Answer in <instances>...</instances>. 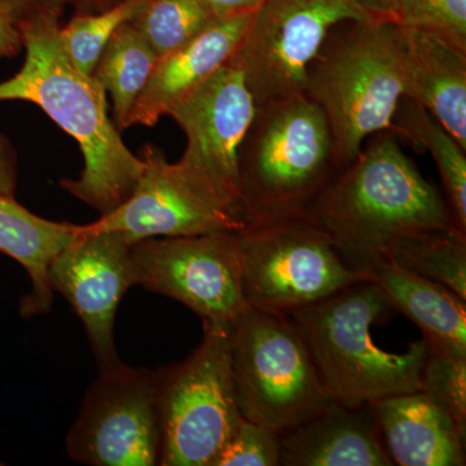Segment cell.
<instances>
[{
  "mask_svg": "<svg viewBox=\"0 0 466 466\" xmlns=\"http://www.w3.org/2000/svg\"><path fill=\"white\" fill-rule=\"evenodd\" d=\"M17 27L25 61L16 75L0 82V101L35 104L78 143L84 171L76 180H63L61 187L106 216L127 200L146 165L119 137L108 115L106 90L67 58L56 5L25 9Z\"/></svg>",
  "mask_w": 466,
  "mask_h": 466,
  "instance_id": "6da1fadb",
  "label": "cell"
},
{
  "mask_svg": "<svg viewBox=\"0 0 466 466\" xmlns=\"http://www.w3.org/2000/svg\"><path fill=\"white\" fill-rule=\"evenodd\" d=\"M303 217L323 229L351 265L366 271L404 233L458 226L447 201L417 170L391 131L370 137ZM459 227V226H458Z\"/></svg>",
  "mask_w": 466,
  "mask_h": 466,
  "instance_id": "7a4b0ae2",
  "label": "cell"
},
{
  "mask_svg": "<svg viewBox=\"0 0 466 466\" xmlns=\"http://www.w3.org/2000/svg\"><path fill=\"white\" fill-rule=\"evenodd\" d=\"M346 24L328 36L305 88L327 116L339 168L358 157L368 137L392 131L406 95L401 24L381 18Z\"/></svg>",
  "mask_w": 466,
  "mask_h": 466,
  "instance_id": "3957f363",
  "label": "cell"
},
{
  "mask_svg": "<svg viewBox=\"0 0 466 466\" xmlns=\"http://www.w3.org/2000/svg\"><path fill=\"white\" fill-rule=\"evenodd\" d=\"M392 311L372 280H366L291 312L330 400L357 407L420 391L426 339L404 352H389L370 334Z\"/></svg>",
  "mask_w": 466,
  "mask_h": 466,
  "instance_id": "277c9868",
  "label": "cell"
},
{
  "mask_svg": "<svg viewBox=\"0 0 466 466\" xmlns=\"http://www.w3.org/2000/svg\"><path fill=\"white\" fill-rule=\"evenodd\" d=\"M339 170L327 116L308 95L257 106L238 152L245 223L303 216Z\"/></svg>",
  "mask_w": 466,
  "mask_h": 466,
  "instance_id": "5b68a950",
  "label": "cell"
},
{
  "mask_svg": "<svg viewBox=\"0 0 466 466\" xmlns=\"http://www.w3.org/2000/svg\"><path fill=\"white\" fill-rule=\"evenodd\" d=\"M231 360L242 417L276 433L300 424L332 401L289 315L248 306L232 324Z\"/></svg>",
  "mask_w": 466,
  "mask_h": 466,
  "instance_id": "8992f818",
  "label": "cell"
},
{
  "mask_svg": "<svg viewBox=\"0 0 466 466\" xmlns=\"http://www.w3.org/2000/svg\"><path fill=\"white\" fill-rule=\"evenodd\" d=\"M232 325L204 324L186 360L161 368L157 406L161 466H214L242 421L231 360Z\"/></svg>",
  "mask_w": 466,
  "mask_h": 466,
  "instance_id": "52a82bcc",
  "label": "cell"
},
{
  "mask_svg": "<svg viewBox=\"0 0 466 466\" xmlns=\"http://www.w3.org/2000/svg\"><path fill=\"white\" fill-rule=\"evenodd\" d=\"M248 306L290 315L359 281L370 280L329 236L300 216L236 231Z\"/></svg>",
  "mask_w": 466,
  "mask_h": 466,
  "instance_id": "ba28073f",
  "label": "cell"
},
{
  "mask_svg": "<svg viewBox=\"0 0 466 466\" xmlns=\"http://www.w3.org/2000/svg\"><path fill=\"white\" fill-rule=\"evenodd\" d=\"M375 18L357 0H265L233 60L257 106L305 94L308 70L334 27Z\"/></svg>",
  "mask_w": 466,
  "mask_h": 466,
  "instance_id": "9c48e42d",
  "label": "cell"
},
{
  "mask_svg": "<svg viewBox=\"0 0 466 466\" xmlns=\"http://www.w3.org/2000/svg\"><path fill=\"white\" fill-rule=\"evenodd\" d=\"M134 285L170 297L204 324L232 325L248 308L236 232L153 238L130 249Z\"/></svg>",
  "mask_w": 466,
  "mask_h": 466,
  "instance_id": "30bf717a",
  "label": "cell"
},
{
  "mask_svg": "<svg viewBox=\"0 0 466 466\" xmlns=\"http://www.w3.org/2000/svg\"><path fill=\"white\" fill-rule=\"evenodd\" d=\"M99 372L67 433L70 458L92 466L158 465L157 375L124 363Z\"/></svg>",
  "mask_w": 466,
  "mask_h": 466,
  "instance_id": "8fae6325",
  "label": "cell"
},
{
  "mask_svg": "<svg viewBox=\"0 0 466 466\" xmlns=\"http://www.w3.org/2000/svg\"><path fill=\"white\" fill-rule=\"evenodd\" d=\"M146 168L133 193L118 208L79 233L121 232L131 241L236 232L247 227L238 208L148 144Z\"/></svg>",
  "mask_w": 466,
  "mask_h": 466,
  "instance_id": "7c38bea8",
  "label": "cell"
},
{
  "mask_svg": "<svg viewBox=\"0 0 466 466\" xmlns=\"http://www.w3.org/2000/svg\"><path fill=\"white\" fill-rule=\"evenodd\" d=\"M256 110L244 72L232 58L168 115L187 137L179 167L240 214L238 152Z\"/></svg>",
  "mask_w": 466,
  "mask_h": 466,
  "instance_id": "4fadbf2b",
  "label": "cell"
},
{
  "mask_svg": "<svg viewBox=\"0 0 466 466\" xmlns=\"http://www.w3.org/2000/svg\"><path fill=\"white\" fill-rule=\"evenodd\" d=\"M121 232L79 233L52 260L48 280L81 319L99 370L122 364L115 343L116 309L135 287L130 249Z\"/></svg>",
  "mask_w": 466,
  "mask_h": 466,
  "instance_id": "5bb4252c",
  "label": "cell"
},
{
  "mask_svg": "<svg viewBox=\"0 0 466 466\" xmlns=\"http://www.w3.org/2000/svg\"><path fill=\"white\" fill-rule=\"evenodd\" d=\"M251 17L253 14L216 18L192 41L159 58L128 115L126 128L135 125L152 127L228 64L240 50Z\"/></svg>",
  "mask_w": 466,
  "mask_h": 466,
  "instance_id": "9a60e30c",
  "label": "cell"
},
{
  "mask_svg": "<svg viewBox=\"0 0 466 466\" xmlns=\"http://www.w3.org/2000/svg\"><path fill=\"white\" fill-rule=\"evenodd\" d=\"M280 437L283 466H392L370 404L330 401Z\"/></svg>",
  "mask_w": 466,
  "mask_h": 466,
  "instance_id": "2e32d148",
  "label": "cell"
},
{
  "mask_svg": "<svg viewBox=\"0 0 466 466\" xmlns=\"http://www.w3.org/2000/svg\"><path fill=\"white\" fill-rule=\"evenodd\" d=\"M386 450L400 466H464L466 433L422 391L370 404Z\"/></svg>",
  "mask_w": 466,
  "mask_h": 466,
  "instance_id": "e0dca14e",
  "label": "cell"
},
{
  "mask_svg": "<svg viewBox=\"0 0 466 466\" xmlns=\"http://www.w3.org/2000/svg\"><path fill=\"white\" fill-rule=\"evenodd\" d=\"M403 36L404 97L428 110L466 150V52L417 27L403 26Z\"/></svg>",
  "mask_w": 466,
  "mask_h": 466,
  "instance_id": "ac0fdd59",
  "label": "cell"
},
{
  "mask_svg": "<svg viewBox=\"0 0 466 466\" xmlns=\"http://www.w3.org/2000/svg\"><path fill=\"white\" fill-rule=\"evenodd\" d=\"M366 271L389 306L412 320L429 345L466 357L465 299L385 258L373 260Z\"/></svg>",
  "mask_w": 466,
  "mask_h": 466,
  "instance_id": "d6986e66",
  "label": "cell"
},
{
  "mask_svg": "<svg viewBox=\"0 0 466 466\" xmlns=\"http://www.w3.org/2000/svg\"><path fill=\"white\" fill-rule=\"evenodd\" d=\"M78 229L72 223L35 216L15 196L0 193V253L17 260L32 280V290L20 302L24 318L50 311L54 291L48 269L55 257L78 236Z\"/></svg>",
  "mask_w": 466,
  "mask_h": 466,
  "instance_id": "ffe728a7",
  "label": "cell"
},
{
  "mask_svg": "<svg viewBox=\"0 0 466 466\" xmlns=\"http://www.w3.org/2000/svg\"><path fill=\"white\" fill-rule=\"evenodd\" d=\"M381 258L444 285L466 300V232L458 226L404 233L383 248Z\"/></svg>",
  "mask_w": 466,
  "mask_h": 466,
  "instance_id": "44dd1931",
  "label": "cell"
},
{
  "mask_svg": "<svg viewBox=\"0 0 466 466\" xmlns=\"http://www.w3.org/2000/svg\"><path fill=\"white\" fill-rule=\"evenodd\" d=\"M158 57L146 39L126 23L104 48L92 76L112 97L116 126L125 130L135 103L148 84Z\"/></svg>",
  "mask_w": 466,
  "mask_h": 466,
  "instance_id": "7402d4cb",
  "label": "cell"
},
{
  "mask_svg": "<svg viewBox=\"0 0 466 466\" xmlns=\"http://www.w3.org/2000/svg\"><path fill=\"white\" fill-rule=\"evenodd\" d=\"M392 131L431 152L440 170L453 220L466 232V150L428 110L407 97L398 106Z\"/></svg>",
  "mask_w": 466,
  "mask_h": 466,
  "instance_id": "603a6c76",
  "label": "cell"
},
{
  "mask_svg": "<svg viewBox=\"0 0 466 466\" xmlns=\"http://www.w3.org/2000/svg\"><path fill=\"white\" fill-rule=\"evenodd\" d=\"M213 20L198 0H147L131 24L159 60L192 41Z\"/></svg>",
  "mask_w": 466,
  "mask_h": 466,
  "instance_id": "cb8c5ba5",
  "label": "cell"
},
{
  "mask_svg": "<svg viewBox=\"0 0 466 466\" xmlns=\"http://www.w3.org/2000/svg\"><path fill=\"white\" fill-rule=\"evenodd\" d=\"M147 0H121L112 7L75 16L60 27V41L67 58L85 75L92 76L97 61L119 26L131 23Z\"/></svg>",
  "mask_w": 466,
  "mask_h": 466,
  "instance_id": "d4e9b609",
  "label": "cell"
},
{
  "mask_svg": "<svg viewBox=\"0 0 466 466\" xmlns=\"http://www.w3.org/2000/svg\"><path fill=\"white\" fill-rule=\"evenodd\" d=\"M420 391L446 410L466 433V357L447 354L428 343Z\"/></svg>",
  "mask_w": 466,
  "mask_h": 466,
  "instance_id": "484cf974",
  "label": "cell"
},
{
  "mask_svg": "<svg viewBox=\"0 0 466 466\" xmlns=\"http://www.w3.org/2000/svg\"><path fill=\"white\" fill-rule=\"evenodd\" d=\"M400 23L441 36L466 52V0H398Z\"/></svg>",
  "mask_w": 466,
  "mask_h": 466,
  "instance_id": "4316f807",
  "label": "cell"
},
{
  "mask_svg": "<svg viewBox=\"0 0 466 466\" xmlns=\"http://www.w3.org/2000/svg\"><path fill=\"white\" fill-rule=\"evenodd\" d=\"M280 437L272 429L242 419L214 466H279Z\"/></svg>",
  "mask_w": 466,
  "mask_h": 466,
  "instance_id": "83f0119b",
  "label": "cell"
},
{
  "mask_svg": "<svg viewBox=\"0 0 466 466\" xmlns=\"http://www.w3.org/2000/svg\"><path fill=\"white\" fill-rule=\"evenodd\" d=\"M21 11L16 5L0 0V57L16 56L23 47L17 20Z\"/></svg>",
  "mask_w": 466,
  "mask_h": 466,
  "instance_id": "f1b7e54d",
  "label": "cell"
},
{
  "mask_svg": "<svg viewBox=\"0 0 466 466\" xmlns=\"http://www.w3.org/2000/svg\"><path fill=\"white\" fill-rule=\"evenodd\" d=\"M213 18L254 14L265 0H198Z\"/></svg>",
  "mask_w": 466,
  "mask_h": 466,
  "instance_id": "f546056e",
  "label": "cell"
},
{
  "mask_svg": "<svg viewBox=\"0 0 466 466\" xmlns=\"http://www.w3.org/2000/svg\"><path fill=\"white\" fill-rule=\"evenodd\" d=\"M16 177V156L5 137L0 135V193L14 196Z\"/></svg>",
  "mask_w": 466,
  "mask_h": 466,
  "instance_id": "4dcf8cb0",
  "label": "cell"
},
{
  "mask_svg": "<svg viewBox=\"0 0 466 466\" xmlns=\"http://www.w3.org/2000/svg\"><path fill=\"white\" fill-rule=\"evenodd\" d=\"M357 2L372 17L400 23L398 0H357Z\"/></svg>",
  "mask_w": 466,
  "mask_h": 466,
  "instance_id": "1f68e13d",
  "label": "cell"
},
{
  "mask_svg": "<svg viewBox=\"0 0 466 466\" xmlns=\"http://www.w3.org/2000/svg\"><path fill=\"white\" fill-rule=\"evenodd\" d=\"M7 2L16 5L21 12L25 11L27 8H32L34 5H42V0H7ZM66 2H72L76 5H81V7L94 8L96 9L97 12H100L112 7V5L121 2V0H66Z\"/></svg>",
  "mask_w": 466,
  "mask_h": 466,
  "instance_id": "d6a6232c",
  "label": "cell"
},
{
  "mask_svg": "<svg viewBox=\"0 0 466 466\" xmlns=\"http://www.w3.org/2000/svg\"><path fill=\"white\" fill-rule=\"evenodd\" d=\"M0 465H2V462H0Z\"/></svg>",
  "mask_w": 466,
  "mask_h": 466,
  "instance_id": "836d02e7",
  "label": "cell"
},
{
  "mask_svg": "<svg viewBox=\"0 0 466 466\" xmlns=\"http://www.w3.org/2000/svg\"><path fill=\"white\" fill-rule=\"evenodd\" d=\"M0 58H2V57H0Z\"/></svg>",
  "mask_w": 466,
  "mask_h": 466,
  "instance_id": "e575fe53",
  "label": "cell"
}]
</instances>
